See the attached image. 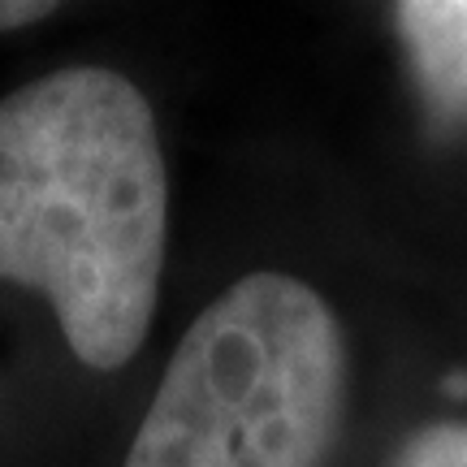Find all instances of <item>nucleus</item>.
I'll return each mask as SVG.
<instances>
[{
	"label": "nucleus",
	"mask_w": 467,
	"mask_h": 467,
	"mask_svg": "<svg viewBox=\"0 0 467 467\" xmlns=\"http://www.w3.org/2000/svg\"><path fill=\"white\" fill-rule=\"evenodd\" d=\"M165 234L161 134L126 74L66 66L0 100V277L52 303L87 368L143 347Z\"/></svg>",
	"instance_id": "obj_1"
},
{
	"label": "nucleus",
	"mask_w": 467,
	"mask_h": 467,
	"mask_svg": "<svg viewBox=\"0 0 467 467\" xmlns=\"http://www.w3.org/2000/svg\"><path fill=\"white\" fill-rule=\"evenodd\" d=\"M342 402L334 307L285 273H247L178 342L126 467H320Z\"/></svg>",
	"instance_id": "obj_2"
},
{
	"label": "nucleus",
	"mask_w": 467,
	"mask_h": 467,
	"mask_svg": "<svg viewBox=\"0 0 467 467\" xmlns=\"http://www.w3.org/2000/svg\"><path fill=\"white\" fill-rule=\"evenodd\" d=\"M399 31L437 113L467 109V5H399Z\"/></svg>",
	"instance_id": "obj_3"
},
{
	"label": "nucleus",
	"mask_w": 467,
	"mask_h": 467,
	"mask_svg": "<svg viewBox=\"0 0 467 467\" xmlns=\"http://www.w3.org/2000/svg\"><path fill=\"white\" fill-rule=\"evenodd\" d=\"M394 467H467V420H441L402 446Z\"/></svg>",
	"instance_id": "obj_4"
},
{
	"label": "nucleus",
	"mask_w": 467,
	"mask_h": 467,
	"mask_svg": "<svg viewBox=\"0 0 467 467\" xmlns=\"http://www.w3.org/2000/svg\"><path fill=\"white\" fill-rule=\"evenodd\" d=\"M52 5H31V0H0V31H17L31 26L39 17H48Z\"/></svg>",
	"instance_id": "obj_5"
}]
</instances>
